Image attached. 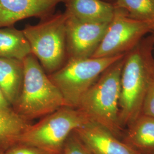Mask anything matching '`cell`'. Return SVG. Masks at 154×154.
<instances>
[{"label":"cell","mask_w":154,"mask_h":154,"mask_svg":"<svg viewBox=\"0 0 154 154\" xmlns=\"http://www.w3.org/2000/svg\"><path fill=\"white\" fill-rule=\"evenodd\" d=\"M152 41L139 42L125 57L121 76L119 122L125 130L141 114L154 72Z\"/></svg>","instance_id":"cell-1"},{"label":"cell","mask_w":154,"mask_h":154,"mask_svg":"<svg viewBox=\"0 0 154 154\" xmlns=\"http://www.w3.org/2000/svg\"><path fill=\"white\" fill-rule=\"evenodd\" d=\"M125 57L100 75L82 97L77 108L89 121L103 127L120 139L125 131L119 122L120 81Z\"/></svg>","instance_id":"cell-2"},{"label":"cell","mask_w":154,"mask_h":154,"mask_svg":"<svg viewBox=\"0 0 154 154\" xmlns=\"http://www.w3.org/2000/svg\"><path fill=\"white\" fill-rule=\"evenodd\" d=\"M22 89L13 110L26 121L44 117L65 106L59 90L32 54L23 60Z\"/></svg>","instance_id":"cell-3"},{"label":"cell","mask_w":154,"mask_h":154,"mask_svg":"<svg viewBox=\"0 0 154 154\" xmlns=\"http://www.w3.org/2000/svg\"><path fill=\"white\" fill-rule=\"evenodd\" d=\"M69 14L58 11L22 29L32 54L48 74L61 69L67 62L66 25Z\"/></svg>","instance_id":"cell-4"},{"label":"cell","mask_w":154,"mask_h":154,"mask_svg":"<svg viewBox=\"0 0 154 154\" xmlns=\"http://www.w3.org/2000/svg\"><path fill=\"white\" fill-rule=\"evenodd\" d=\"M89 121L77 109L63 106L32 124L22 134L13 138L12 143L27 144L60 154L69 136L77 128Z\"/></svg>","instance_id":"cell-5"},{"label":"cell","mask_w":154,"mask_h":154,"mask_svg":"<svg viewBox=\"0 0 154 154\" xmlns=\"http://www.w3.org/2000/svg\"><path fill=\"white\" fill-rule=\"evenodd\" d=\"M125 55L67 61L61 69L48 76L60 91L65 106L77 109L82 97L100 75Z\"/></svg>","instance_id":"cell-6"},{"label":"cell","mask_w":154,"mask_h":154,"mask_svg":"<svg viewBox=\"0 0 154 154\" xmlns=\"http://www.w3.org/2000/svg\"><path fill=\"white\" fill-rule=\"evenodd\" d=\"M126 13L115 6L114 17L92 58L125 54L134 49L143 36L154 28V21L138 20Z\"/></svg>","instance_id":"cell-7"},{"label":"cell","mask_w":154,"mask_h":154,"mask_svg":"<svg viewBox=\"0 0 154 154\" xmlns=\"http://www.w3.org/2000/svg\"><path fill=\"white\" fill-rule=\"evenodd\" d=\"M108 25L109 23L82 22L69 15L66 25L67 60L91 57Z\"/></svg>","instance_id":"cell-8"},{"label":"cell","mask_w":154,"mask_h":154,"mask_svg":"<svg viewBox=\"0 0 154 154\" xmlns=\"http://www.w3.org/2000/svg\"><path fill=\"white\" fill-rule=\"evenodd\" d=\"M63 0H0V28L13 26L30 18L40 19L54 13Z\"/></svg>","instance_id":"cell-9"},{"label":"cell","mask_w":154,"mask_h":154,"mask_svg":"<svg viewBox=\"0 0 154 154\" xmlns=\"http://www.w3.org/2000/svg\"><path fill=\"white\" fill-rule=\"evenodd\" d=\"M94 154H138L121 139L97 123L88 121L74 130Z\"/></svg>","instance_id":"cell-10"},{"label":"cell","mask_w":154,"mask_h":154,"mask_svg":"<svg viewBox=\"0 0 154 154\" xmlns=\"http://www.w3.org/2000/svg\"><path fill=\"white\" fill-rule=\"evenodd\" d=\"M65 11L70 16L82 22L109 23L115 6L105 0H63Z\"/></svg>","instance_id":"cell-11"},{"label":"cell","mask_w":154,"mask_h":154,"mask_svg":"<svg viewBox=\"0 0 154 154\" xmlns=\"http://www.w3.org/2000/svg\"><path fill=\"white\" fill-rule=\"evenodd\" d=\"M127 127L124 143L138 154H154V118L140 114Z\"/></svg>","instance_id":"cell-12"},{"label":"cell","mask_w":154,"mask_h":154,"mask_svg":"<svg viewBox=\"0 0 154 154\" xmlns=\"http://www.w3.org/2000/svg\"><path fill=\"white\" fill-rule=\"evenodd\" d=\"M23 78V61L0 58V88L13 107L21 93Z\"/></svg>","instance_id":"cell-13"},{"label":"cell","mask_w":154,"mask_h":154,"mask_svg":"<svg viewBox=\"0 0 154 154\" xmlns=\"http://www.w3.org/2000/svg\"><path fill=\"white\" fill-rule=\"evenodd\" d=\"M32 54L22 30L13 26L0 28V58L23 61Z\"/></svg>","instance_id":"cell-14"},{"label":"cell","mask_w":154,"mask_h":154,"mask_svg":"<svg viewBox=\"0 0 154 154\" xmlns=\"http://www.w3.org/2000/svg\"><path fill=\"white\" fill-rule=\"evenodd\" d=\"M32 125L18 116L14 110L0 111V145L6 148L13 138L24 132Z\"/></svg>","instance_id":"cell-15"},{"label":"cell","mask_w":154,"mask_h":154,"mask_svg":"<svg viewBox=\"0 0 154 154\" xmlns=\"http://www.w3.org/2000/svg\"><path fill=\"white\" fill-rule=\"evenodd\" d=\"M116 1V7L126 10L132 18L154 21V3L152 0Z\"/></svg>","instance_id":"cell-16"},{"label":"cell","mask_w":154,"mask_h":154,"mask_svg":"<svg viewBox=\"0 0 154 154\" xmlns=\"http://www.w3.org/2000/svg\"><path fill=\"white\" fill-rule=\"evenodd\" d=\"M60 154H94L78 138L74 131L69 136Z\"/></svg>","instance_id":"cell-17"},{"label":"cell","mask_w":154,"mask_h":154,"mask_svg":"<svg viewBox=\"0 0 154 154\" xmlns=\"http://www.w3.org/2000/svg\"><path fill=\"white\" fill-rule=\"evenodd\" d=\"M5 154H55L38 147L21 143L10 144L5 150Z\"/></svg>","instance_id":"cell-18"},{"label":"cell","mask_w":154,"mask_h":154,"mask_svg":"<svg viewBox=\"0 0 154 154\" xmlns=\"http://www.w3.org/2000/svg\"><path fill=\"white\" fill-rule=\"evenodd\" d=\"M141 114L154 118V72L144 99Z\"/></svg>","instance_id":"cell-19"},{"label":"cell","mask_w":154,"mask_h":154,"mask_svg":"<svg viewBox=\"0 0 154 154\" xmlns=\"http://www.w3.org/2000/svg\"><path fill=\"white\" fill-rule=\"evenodd\" d=\"M13 109V108L11 104L6 98L5 95L2 92V90L0 88V111H9Z\"/></svg>","instance_id":"cell-20"},{"label":"cell","mask_w":154,"mask_h":154,"mask_svg":"<svg viewBox=\"0 0 154 154\" xmlns=\"http://www.w3.org/2000/svg\"><path fill=\"white\" fill-rule=\"evenodd\" d=\"M5 148L0 146V154H5Z\"/></svg>","instance_id":"cell-21"},{"label":"cell","mask_w":154,"mask_h":154,"mask_svg":"<svg viewBox=\"0 0 154 154\" xmlns=\"http://www.w3.org/2000/svg\"><path fill=\"white\" fill-rule=\"evenodd\" d=\"M152 1H153V2H154V0H152Z\"/></svg>","instance_id":"cell-22"},{"label":"cell","mask_w":154,"mask_h":154,"mask_svg":"<svg viewBox=\"0 0 154 154\" xmlns=\"http://www.w3.org/2000/svg\"><path fill=\"white\" fill-rule=\"evenodd\" d=\"M105 1H106V0H105Z\"/></svg>","instance_id":"cell-23"}]
</instances>
